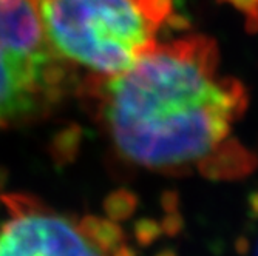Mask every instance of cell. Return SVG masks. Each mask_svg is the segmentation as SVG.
Masks as SVG:
<instances>
[{
    "label": "cell",
    "instance_id": "obj_3",
    "mask_svg": "<svg viewBox=\"0 0 258 256\" xmlns=\"http://www.w3.org/2000/svg\"><path fill=\"white\" fill-rule=\"evenodd\" d=\"M72 82L45 34L37 0H0V130L42 119Z\"/></svg>",
    "mask_w": 258,
    "mask_h": 256
},
{
    "label": "cell",
    "instance_id": "obj_2",
    "mask_svg": "<svg viewBox=\"0 0 258 256\" xmlns=\"http://www.w3.org/2000/svg\"><path fill=\"white\" fill-rule=\"evenodd\" d=\"M56 54L88 80L113 77L149 54L172 17V0H37Z\"/></svg>",
    "mask_w": 258,
    "mask_h": 256
},
{
    "label": "cell",
    "instance_id": "obj_6",
    "mask_svg": "<svg viewBox=\"0 0 258 256\" xmlns=\"http://www.w3.org/2000/svg\"><path fill=\"white\" fill-rule=\"evenodd\" d=\"M253 256H258V241H256V245H255V250H253Z\"/></svg>",
    "mask_w": 258,
    "mask_h": 256
},
{
    "label": "cell",
    "instance_id": "obj_5",
    "mask_svg": "<svg viewBox=\"0 0 258 256\" xmlns=\"http://www.w3.org/2000/svg\"><path fill=\"white\" fill-rule=\"evenodd\" d=\"M233 5H237L240 10L249 11V14H258V0H229Z\"/></svg>",
    "mask_w": 258,
    "mask_h": 256
},
{
    "label": "cell",
    "instance_id": "obj_4",
    "mask_svg": "<svg viewBox=\"0 0 258 256\" xmlns=\"http://www.w3.org/2000/svg\"><path fill=\"white\" fill-rule=\"evenodd\" d=\"M0 256H135L110 218L59 212L28 195H7Z\"/></svg>",
    "mask_w": 258,
    "mask_h": 256
},
{
    "label": "cell",
    "instance_id": "obj_1",
    "mask_svg": "<svg viewBox=\"0 0 258 256\" xmlns=\"http://www.w3.org/2000/svg\"><path fill=\"white\" fill-rule=\"evenodd\" d=\"M90 82L102 128L132 164L164 175H215L221 159L249 168V153L233 139L247 90L221 73L210 37L158 43L124 73Z\"/></svg>",
    "mask_w": 258,
    "mask_h": 256
}]
</instances>
